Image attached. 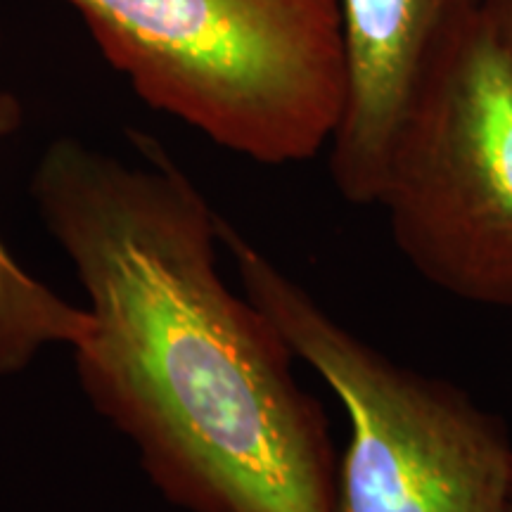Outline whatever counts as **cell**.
Returning <instances> with one entry per match:
<instances>
[{
  "label": "cell",
  "instance_id": "cell-1",
  "mask_svg": "<svg viewBox=\"0 0 512 512\" xmlns=\"http://www.w3.org/2000/svg\"><path fill=\"white\" fill-rule=\"evenodd\" d=\"M55 138L31 200L86 297L81 392L183 512H337L328 415L294 351L219 268L221 214L174 157Z\"/></svg>",
  "mask_w": 512,
  "mask_h": 512
},
{
  "label": "cell",
  "instance_id": "cell-3",
  "mask_svg": "<svg viewBox=\"0 0 512 512\" xmlns=\"http://www.w3.org/2000/svg\"><path fill=\"white\" fill-rule=\"evenodd\" d=\"M221 242L242 292L347 411L337 512H510L512 437L503 418L344 328L223 216Z\"/></svg>",
  "mask_w": 512,
  "mask_h": 512
},
{
  "label": "cell",
  "instance_id": "cell-7",
  "mask_svg": "<svg viewBox=\"0 0 512 512\" xmlns=\"http://www.w3.org/2000/svg\"><path fill=\"white\" fill-rule=\"evenodd\" d=\"M484 12L489 22L494 24L498 41L512 57V0H486Z\"/></svg>",
  "mask_w": 512,
  "mask_h": 512
},
{
  "label": "cell",
  "instance_id": "cell-8",
  "mask_svg": "<svg viewBox=\"0 0 512 512\" xmlns=\"http://www.w3.org/2000/svg\"><path fill=\"white\" fill-rule=\"evenodd\" d=\"M510 512H512V503H510Z\"/></svg>",
  "mask_w": 512,
  "mask_h": 512
},
{
  "label": "cell",
  "instance_id": "cell-5",
  "mask_svg": "<svg viewBox=\"0 0 512 512\" xmlns=\"http://www.w3.org/2000/svg\"><path fill=\"white\" fill-rule=\"evenodd\" d=\"M344 107L330 140L339 195L377 204L389 152L415 91L486 0H335Z\"/></svg>",
  "mask_w": 512,
  "mask_h": 512
},
{
  "label": "cell",
  "instance_id": "cell-2",
  "mask_svg": "<svg viewBox=\"0 0 512 512\" xmlns=\"http://www.w3.org/2000/svg\"><path fill=\"white\" fill-rule=\"evenodd\" d=\"M152 110L256 164L313 159L344 107L335 0H64Z\"/></svg>",
  "mask_w": 512,
  "mask_h": 512
},
{
  "label": "cell",
  "instance_id": "cell-6",
  "mask_svg": "<svg viewBox=\"0 0 512 512\" xmlns=\"http://www.w3.org/2000/svg\"><path fill=\"white\" fill-rule=\"evenodd\" d=\"M22 121V102L0 86V147L22 128ZM86 325V309L34 278L0 233V375L22 373L50 347H74Z\"/></svg>",
  "mask_w": 512,
  "mask_h": 512
},
{
  "label": "cell",
  "instance_id": "cell-4",
  "mask_svg": "<svg viewBox=\"0 0 512 512\" xmlns=\"http://www.w3.org/2000/svg\"><path fill=\"white\" fill-rule=\"evenodd\" d=\"M377 204L427 283L512 311V57L484 10L415 91Z\"/></svg>",
  "mask_w": 512,
  "mask_h": 512
}]
</instances>
